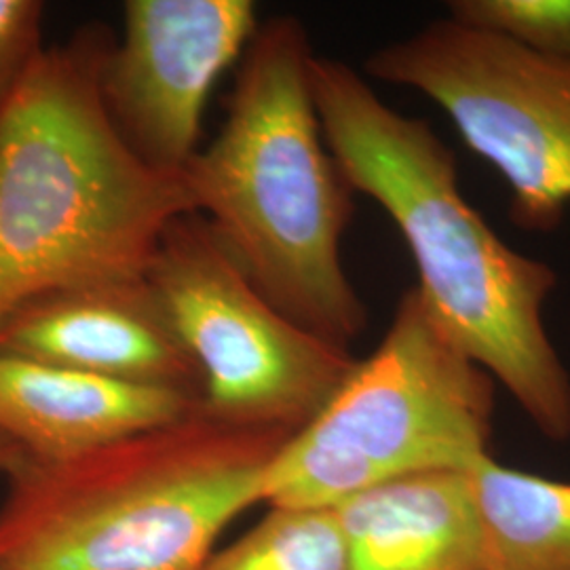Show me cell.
Instances as JSON below:
<instances>
[{"instance_id": "cell-1", "label": "cell", "mask_w": 570, "mask_h": 570, "mask_svg": "<svg viewBox=\"0 0 570 570\" xmlns=\"http://www.w3.org/2000/svg\"><path fill=\"white\" fill-rule=\"evenodd\" d=\"M311 91L346 183L404 235L433 315L534 428L570 440V374L543 322L556 271L499 239L465 202L449 146L428 121L383 102L355 68L313 56Z\"/></svg>"}, {"instance_id": "cell-2", "label": "cell", "mask_w": 570, "mask_h": 570, "mask_svg": "<svg viewBox=\"0 0 570 570\" xmlns=\"http://www.w3.org/2000/svg\"><path fill=\"white\" fill-rule=\"evenodd\" d=\"M112 39L89 23L49 45L0 115V322L45 292L144 277L195 214L184 176L144 164L106 115Z\"/></svg>"}, {"instance_id": "cell-3", "label": "cell", "mask_w": 570, "mask_h": 570, "mask_svg": "<svg viewBox=\"0 0 570 570\" xmlns=\"http://www.w3.org/2000/svg\"><path fill=\"white\" fill-rule=\"evenodd\" d=\"M303 21L271 18L245 49L216 140L184 169L195 205L287 320L348 348L367 308L343 266L355 190L327 148Z\"/></svg>"}, {"instance_id": "cell-4", "label": "cell", "mask_w": 570, "mask_h": 570, "mask_svg": "<svg viewBox=\"0 0 570 570\" xmlns=\"http://www.w3.org/2000/svg\"><path fill=\"white\" fill-rule=\"evenodd\" d=\"M287 438L197 407L70 459H26L7 475L0 570H202L226 524L261 503Z\"/></svg>"}, {"instance_id": "cell-5", "label": "cell", "mask_w": 570, "mask_h": 570, "mask_svg": "<svg viewBox=\"0 0 570 570\" xmlns=\"http://www.w3.org/2000/svg\"><path fill=\"white\" fill-rule=\"evenodd\" d=\"M494 381L440 324L414 285L387 334L261 482L268 508H336L362 490L425 471H465L490 454Z\"/></svg>"}, {"instance_id": "cell-6", "label": "cell", "mask_w": 570, "mask_h": 570, "mask_svg": "<svg viewBox=\"0 0 570 570\" xmlns=\"http://www.w3.org/2000/svg\"><path fill=\"white\" fill-rule=\"evenodd\" d=\"M146 279L202 372L199 410L216 421L294 435L357 364L271 305L202 214L167 226Z\"/></svg>"}, {"instance_id": "cell-7", "label": "cell", "mask_w": 570, "mask_h": 570, "mask_svg": "<svg viewBox=\"0 0 570 570\" xmlns=\"http://www.w3.org/2000/svg\"><path fill=\"white\" fill-rule=\"evenodd\" d=\"M364 70L449 115L469 148L510 184L515 225L539 233L560 226L570 204V61L438 20L379 47Z\"/></svg>"}, {"instance_id": "cell-8", "label": "cell", "mask_w": 570, "mask_h": 570, "mask_svg": "<svg viewBox=\"0 0 570 570\" xmlns=\"http://www.w3.org/2000/svg\"><path fill=\"white\" fill-rule=\"evenodd\" d=\"M252 0H129L100 70L106 115L144 164L183 176L216 81L258 32Z\"/></svg>"}, {"instance_id": "cell-9", "label": "cell", "mask_w": 570, "mask_h": 570, "mask_svg": "<svg viewBox=\"0 0 570 570\" xmlns=\"http://www.w3.org/2000/svg\"><path fill=\"white\" fill-rule=\"evenodd\" d=\"M0 351L202 402L204 379L146 275L45 292L0 322Z\"/></svg>"}, {"instance_id": "cell-10", "label": "cell", "mask_w": 570, "mask_h": 570, "mask_svg": "<svg viewBox=\"0 0 570 570\" xmlns=\"http://www.w3.org/2000/svg\"><path fill=\"white\" fill-rule=\"evenodd\" d=\"M199 400L106 381L0 351V433L28 459L61 461L193 414Z\"/></svg>"}, {"instance_id": "cell-11", "label": "cell", "mask_w": 570, "mask_h": 570, "mask_svg": "<svg viewBox=\"0 0 570 570\" xmlns=\"http://www.w3.org/2000/svg\"><path fill=\"white\" fill-rule=\"evenodd\" d=\"M348 570H484L465 471H425L332 508Z\"/></svg>"}, {"instance_id": "cell-12", "label": "cell", "mask_w": 570, "mask_h": 570, "mask_svg": "<svg viewBox=\"0 0 570 570\" xmlns=\"http://www.w3.org/2000/svg\"><path fill=\"white\" fill-rule=\"evenodd\" d=\"M484 570H570V484L505 468L465 469Z\"/></svg>"}, {"instance_id": "cell-13", "label": "cell", "mask_w": 570, "mask_h": 570, "mask_svg": "<svg viewBox=\"0 0 570 570\" xmlns=\"http://www.w3.org/2000/svg\"><path fill=\"white\" fill-rule=\"evenodd\" d=\"M202 570H348L332 508H271L242 539L209 556Z\"/></svg>"}, {"instance_id": "cell-14", "label": "cell", "mask_w": 570, "mask_h": 570, "mask_svg": "<svg viewBox=\"0 0 570 570\" xmlns=\"http://www.w3.org/2000/svg\"><path fill=\"white\" fill-rule=\"evenodd\" d=\"M449 20L570 61V0H454Z\"/></svg>"}, {"instance_id": "cell-15", "label": "cell", "mask_w": 570, "mask_h": 570, "mask_svg": "<svg viewBox=\"0 0 570 570\" xmlns=\"http://www.w3.org/2000/svg\"><path fill=\"white\" fill-rule=\"evenodd\" d=\"M42 35V2L0 0V115L47 49Z\"/></svg>"}, {"instance_id": "cell-16", "label": "cell", "mask_w": 570, "mask_h": 570, "mask_svg": "<svg viewBox=\"0 0 570 570\" xmlns=\"http://www.w3.org/2000/svg\"><path fill=\"white\" fill-rule=\"evenodd\" d=\"M26 452L4 433H0V475H9L26 461Z\"/></svg>"}]
</instances>
